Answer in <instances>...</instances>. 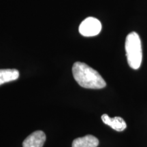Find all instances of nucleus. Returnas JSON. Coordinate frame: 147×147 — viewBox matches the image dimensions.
<instances>
[{
  "instance_id": "39448f33",
  "label": "nucleus",
  "mask_w": 147,
  "mask_h": 147,
  "mask_svg": "<svg viewBox=\"0 0 147 147\" xmlns=\"http://www.w3.org/2000/svg\"><path fill=\"white\" fill-rule=\"evenodd\" d=\"M102 120L106 125L110 126L115 131H123L127 127V124L123 119L120 117H115L114 118L110 117L106 114H104L102 116Z\"/></svg>"
},
{
  "instance_id": "f257e3e1",
  "label": "nucleus",
  "mask_w": 147,
  "mask_h": 147,
  "mask_svg": "<svg viewBox=\"0 0 147 147\" xmlns=\"http://www.w3.org/2000/svg\"><path fill=\"white\" fill-rule=\"evenodd\" d=\"M73 76L78 84L86 89H100L106 86L99 72L86 63L76 62L72 67Z\"/></svg>"
},
{
  "instance_id": "f03ea898",
  "label": "nucleus",
  "mask_w": 147,
  "mask_h": 147,
  "mask_svg": "<svg viewBox=\"0 0 147 147\" xmlns=\"http://www.w3.org/2000/svg\"><path fill=\"white\" fill-rule=\"evenodd\" d=\"M125 51L129 67L134 69H139L142 63V50L140 38L136 32L130 33L127 36Z\"/></svg>"
},
{
  "instance_id": "20e7f679",
  "label": "nucleus",
  "mask_w": 147,
  "mask_h": 147,
  "mask_svg": "<svg viewBox=\"0 0 147 147\" xmlns=\"http://www.w3.org/2000/svg\"><path fill=\"white\" fill-rule=\"evenodd\" d=\"M45 132L38 130L33 132L23 142V147H42L46 141Z\"/></svg>"
},
{
  "instance_id": "423d86ee",
  "label": "nucleus",
  "mask_w": 147,
  "mask_h": 147,
  "mask_svg": "<svg viewBox=\"0 0 147 147\" xmlns=\"http://www.w3.org/2000/svg\"><path fill=\"white\" fill-rule=\"evenodd\" d=\"M98 145V139L92 135L78 138L72 142V147H97Z\"/></svg>"
},
{
  "instance_id": "0eeeda50",
  "label": "nucleus",
  "mask_w": 147,
  "mask_h": 147,
  "mask_svg": "<svg viewBox=\"0 0 147 147\" xmlns=\"http://www.w3.org/2000/svg\"><path fill=\"white\" fill-rule=\"evenodd\" d=\"M19 77V71L15 69H0V85L13 80H17Z\"/></svg>"
},
{
  "instance_id": "7ed1b4c3",
  "label": "nucleus",
  "mask_w": 147,
  "mask_h": 147,
  "mask_svg": "<svg viewBox=\"0 0 147 147\" xmlns=\"http://www.w3.org/2000/svg\"><path fill=\"white\" fill-rule=\"evenodd\" d=\"M78 30L82 36H95L102 30V23L94 17H88L80 23Z\"/></svg>"
}]
</instances>
